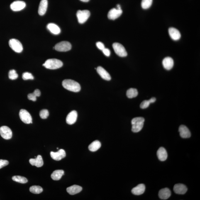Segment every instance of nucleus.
Instances as JSON below:
<instances>
[{"label": "nucleus", "mask_w": 200, "mask_h": 200, "mask_svg": "<svg viewBox=\"0 0 200 200\" xmlns=\"http://www.w3.org/2000/svg\"><path fill=\"white\" fill-rule=\"evenodd\" d=\"M117 9H121V6L119 5H117Z\"/></svg>", "instance_id": "obj_42"}, {"label": "nucleus", "mask_w": 200, "mask_h": 200, "mask_svg": "<svg viewBox=\"0 0 200 200\" xmlns=\"http://www.w3.org/2000/svg\"><path fill=\"white\" fill-rule=\"evenodd\" d=\"M62 84L64 88L73 92H79L81 89V86L79 83L71 79L64 80Z\"/></svg>", "instance_id": "obj_1"}, {"label": "nucleus", "mask_w": 200, "mask_h": 200, "mask_svg": "<svg viewBox=\"0 0 200 200\" xmlns=\"http://www.w3.org/2000/svg\"><path fill=\"white\" fill-rule=\"evenodd\" d=\"M97 72L102 79L108 81L111 80V76L102 67H98L97 68Z\"/></svg>", "instance_id": "obj_20"}, {"label": "nucleus", "mask_w": 200, "mask_h": 200, "mask_svg": "<svg viewBox=\"0 0 200 200\" xmlns=\"http://www.w3.org/2000/svg\"><path fill=\"white\" fill-rule=\"evenodd\" d=\"M18 75L16 71L13 69L9 71V78L10 79L15 80L17 79Z\"/></svg>", "instance_id": "obj_32"}, {"label": "nucleus", "mask_w": 200, "mask_h": 200, "mask_svg": "<svg viewBox=\"0 0 200 200\" xmlns=\"http://www.w3.org/2000/svg\"><path fill=\"white\" fill-rule=\"evenodd\" d=\"M64 172L62 170H57L54 171L51 175L52 179L54 181L59 180L64 175Z\"/></svg>", "instance_id": "obj_26"}, {"label": "nucleus", "mask_w": 200, "mask_h": 200, "mask_svg": "<svg viewBox=\"0 0 200 200\" xmlns=\"http://www.w3.org/2000/svg\"><path fill=\"white\" fill-rule=\"evenodd\" d=\"M149 101L150 102V103H153L155 102L156 101V99L154 97L152 98L149 100Z\"/></svg>", "instance_id": "obj_41"}, {"label": "nucleus", "mask_w": 200, "mask_h": 200, "mask_svg": "<svg viewBox=\"0 0 200 200\" xmlns=\"http://www.w3.org/2000/svg\"><path fill=\"white\" fill-rule=\"evenodd\" d=\"M0 135L3 139L8 140L12 138V133L9 127L7 126H2L0 128Z\"/></svg>", "instance_id": "obj_9"}, {"label": "nucleus", "mask_w": 200, "mask_h": 200, "mask_svg": "<svg viewBox=\"0 0 200 200\" xmlns=\"http://www.w3.org/2000/svg\"><path fill=\"white\" fill-rule=\"evenodd\" d=\"M78 117L77 112L73 111L69 113L66 118V122L69 125H73L76 122Z\"/></svg>", "instance_id": "obj_13"}, {"label": "nucleus", "mask_w": 200, "mask_h": 200, "mask_svg": "<svg viewBox=\"0 0 200 200\" xmlns=\"http://www.w3.org/2000/svg\"><path fill=\"white\" fill-rule=\"evenodd\" d=\"M150 102L149 100H145L142 102L140 105V107L142 109H145L148 108L150 104Z\"/></svg>", "instance_id": "obj_35"}, {"label": "nucleus", "mask_w": 200, "mask_h": 200, "mask_svg": "<svg viewBox=\"0 0 200 200\" xmlns=\"http://www.w3.org/2000/svg\"><path fill=\"white\" fill-rule=\"evenodd\" d=\"M145 186L143 184H140L132 190V193L136 195H140L144 193Z\"/></svg>", "instance_id": "obj_21"}, {"label": "nucleus", "mask_w": 200, "mask_h": 200, "mask_svg": "<svg viewBox=\"0 0 200 200\" xmlns=\"http://www.w3.org/2000/svg\"><path fill=\"white\" fill-rule=\"evenodd\" d=\"M72 46L69 42L62 41L57 43L53 47L56 50L59 52H67L70 50Z\"/></svg>", "instance_id": "obj_6"}, {"label": "nucleus", "mask_w": 200, "mask_h": 200, "mask_svg": "<svg viewBox=\"0 0 200 200\" xmlns=\"http://www.w3.org/2000/svg\"><path fill=\"white\" fill-rule=\"evenodd\" d=\"M9 44L12 50L17 53H21L22 51V45L19 40L15 39H11L9 41Z\"/></svg>", "instance_id": "obj_4"}, {"label": "nucleus", "mask_w": 200, "mask_h": 200, "mask_svg": "<svg viewBox=\"0 0 200 200\" xmlns=\"http://www.w3.org/2000/svg\"><path fill=\"white\" fill-rule=\"evenodd\" d=\"M82 188L81 186L77 185H74L68 188L67 189V193L71 195H74L76 194H78L82 191Z\"/></svg>", "instance_id": "obj_24"}, {"label": "nucleus", "mask_w": 200, "mask_h": 200, "mask_svg": "<svg viewBox=\"0 0 200 200\" xmlns=\"http://www.w3.org/2000/svg\"><path fill=\"white\" fill-rule=\"evenodd\" d=\"M22 78L24 80L34 79L33 76L31 73L28 72L24 73L22 74Z\"/></svg>", "instance_id": "obj_34"}, {"label": "nucleus", "mask_w": 200, "mask_h": 200, "mask_svg": "<svg viewBox=\"0 0 200 200\" xmlns=\"http://www.w3.org/2000/svg\"><path fill=\"white\" fill-rule=\"evenodd\" d=\"M48 5L47 0H41L40 1L38 9L39 14L40 16H43L46 12Z\"/></svg>", "instance_id": "obj_17"}, {"label": "nucleus", "mask_w": 200, "mask_h": 200, "mask_svg": "<svg viewBox=\"0 0 200 200\" xmlns=\"http://www.w3.org/2000/svg\"><path fill=\"white\" fill-rule=\"evenodd\" d=\"M144 122L145 119L143 118L136 117L133 119L131 121L132 131L134 133L140 131L143 128Z\"/></svg>", "instance_id": "obj_2"}, {"label": "nucleus", "mask_w": 200, "mask_h": 200, "mask_svg": "<svg viewBox=\"0 0 200 200\" xmlns=\"http://www.w3.org/2000/svg\"><path fill=\"white\" fill-rule=\"evenodd\" d=\"M29 191L33 194H40L42 192L43 189L40 186H33L30 188Z\"/></svg>", "instance_id": "obj_30"}, {"label": "nucleus", "mask_w": 200, "mask_h": 200, "mask_svg": "<svg viewBox=\"0 0 200 200\" xmlns=\"http://www.w3.org/2000/svg\"><path fill=\"white\" fill-rule=\"evenodd\" d=\"M163 65L166 69L170 70L174 67V61L171 57H167L164 59L162 62Z\"/></svg>", "instance_id": "obj_16"}, {"label": "nucleus", "mask_w": 200, "mask_h": 200, "mask_svg": "<svg viewBox=\"0 0 200 200\" xmlns=\"http://www.w3.org/2000/svg\"><path fill=\"white\" fill-rule=\"evenodd\" d=\"M157 155L159 160L164 161L167 160V150L163 147H160L157 152Z\"/></svg>", "instance_id": "obj_23"}, {"label": "nucleus", "mask_w": 200, "mask_h": 200, "mask_svg": "<svg viewBox=\"0 0 200 200\" xmlns=\"http://www.w3.org/2000/svg\"><path fill=\"white\" fill-rule=\"evenodd\" d=\"M50 155L51 157L54 160L59 161L65 157L66 154L65 150L61 149L57 152H50Z\"/></svg>", "instance_id": "obj_12"}, {"label": "nucleus", "mask_w": 200, "mask_h": 200, "mask_svg": "<svg viewBox=\"0 0 200 200\" xmlns=\"http://www.w3.org/2000/svg\"><path fill=\"white\" fill-rule=\"evenodd\" d=\"M47 28L51 33L54 35H58L60 33V29L55 24L50 23L47 25Z\"/></svg>", "instance_id": "obj_25"}, {"label": "nucleus", "mask_w": 200, "mask_h": 200, "mask_svg": "<svg viewBox=\"0 0 200 200\" xmlns=\"http://www.w3.org/2000/svg\"><path fill=\"white\" fill-rule=\"evenodd\" d=\"M91 13L88 10H79L77 13V16L79 23L83 24L87 21L90 16Z\"/></svg>", "instance_id": "obj_5"}, {"label": "nucleus", "mask_w": 200, "mask_h": 200, "mask_svg": "<svg viewBox=\"0 0 200 200\" xmlns=\"http://www.w3.org/2000/svg\"><path fill=\"white\" fill-rule=\"evenodd\" d=\"M169 33L171 38L173 40H178L181 38V33L177 29L174 28H170L169 29Z\"/></svg>", "instance_id": "obj_19"}, {"label": "nucleus", "mask_w": 200, "mask_h": 200, "mask_svg": "<svg viewBox=\"0 0 200 200\" xmlns=\"http://www.w3.org/2000/svg\"><path fill=\"white\" fill-rule=\"evenodd\" d=\"M26 3L22 1H15L12 3L10 7L13 11H19L22 10L26 7Z\"/></svg>", "instance_id": "obj_10"}, {"label": "nucleus", "mask_w": 200, "mask_h": 200, "mask_svg": "<svg viewBox=\"0 0 200 200\" xmlns=\"http://www.w3.org/2000/svg\"><path fill=\"white\" fill-rule=\"evenodd\" d=\"M122 13L121 9H119L116 8H113L108 12V16L110 19L115 20L121 16Z\"/></svg>", "instance_id": "obj_11"}, {"label": "nucleus", "mask_w": 200, "mask_h": 200, "mask_svg": "<svg viewBox=\"0 0 200 200\" xmlns=\"http://www.w3.org/2000/svg\"><path fill=\"white\" fill-rule=\"evenodd\" d=\"M138 92L136 89L131 88L129 89L126 92V95L129 98H133L138 96Z\"/></svg>", "instance_id": "obj_28"}, {"label": "nucleus", "mask_w": 200, "mask_h": 200, "mask_svg": "<svg viewBox=\"0 0 200 200\" xmlns=\"http://www.w3.org/2000/svg\"><path fill=\"white\" fill-rule=\"evenodd\" d=\"M29 162L32 165L38 167H41L43 165V159L40 155L37 156L36 158L30 159Z\"/></svg>", "instance_id": "obj_18"}, {"label": "nucleus", "mask_w": 200, "mask_h": 200, "mask_svg": "<svg viewBox=\"0 0 200 200\" xmlns=\"http://www.w3.org/2000/svg\"><path fill=\"white\" fill-rule=\"evenodd\" d=\"M8 164H9V162L8 160L0 159V169L8 165Z\"/></svg>", "instance_id": "obj_36"}, {"label": "nucleus", "mask_w": 200, "mask_h": 200, "mask_svg": "<svg viewBox=\"0 0 200 200\" xmlns=\"http://www.w3.org/2000/svg\"><path fill=\"white\" fill-rule=\"evenodd\" d=\"M102 51L105 55L107 57H109L110 54H111V52L109 49L105 48Z\"/></svg>", "instance_id": "obj_39"}, {"label": "nucleus", "mask_w": 200, "mask_h": 200, "mask_svg": "<svg viewBox=\"0 0 200 200\" xmlns=\"http://www.w3.org/2000/svg\"><path fill=\"white\" fill-rule=\"evenodd\" d=\"M12 179L13 181L21 184H26L28 181L26 178L20 176H13L12 178Z\"/></svg>", "instance_id": "obj_29"}, {"label": "nucleus", "mask_w": 200, "mask_h": 200, "mask_svg": "<svg viewBox=\"0 0 200 200\" xmlns=\"http://www.w3.org/2000/svg\"><path fill=\"white\" fill-rule=\"evenodd\" d=\"M179 131L180 136L183 138H189L191 136V132L188 128L184 125L180 126Z\"/></svg>", "instance_id": "obj_14"}, {"label": "nucleus", "mask_w": 200, "mask_h": 200, "mask_svg": "<svg viewBox=\"0 0 200 200\" xmlns=\"http://www.w3.org/2000/svg\"><path fill=\"white\" fill-rule=\"evenodd\" d=\"M187 187L184 184H177L174 185V191L176 194L179 195H184L187 191Z\"/></svg>", "instance_id": "obj_15"}, {"label": "nucleus", "mask_w": 200, "mask_h": 200, "mask_svg": "<svg viewBox=\"0 0 200 200\" xmlns=\"http://www.w3.org/2000/svg\"><path fill=\"white\" fill-rule=\"evenodd\" d=\"M153 0H142L141 6L143 9H147L152 5Z\"/></svg>", "instance_id": "obj_31"}, {"label": "nucleus", "mask_w": 200, "mask_h": 200, "mask_svg": "<svg viewBox=\"0 0 200 200\" xmlns=\"http://www.w3.org/2000/svg\"><path fill=\"white\" fill-rule=\"evenodd\" d=\"M36 96L33 93L28 94V96L29 99L34 102L36 101Z\"/></svg>", "instance_id": "obj_37"}, {"label": "nucleus", "mask_w": 200, "mask_h": 200, "mask_svg": "<svg viewBox=\"0 0 200 200\" xmlns=\"http://www.w3.org/2000/svg\"><path fill=\"white\" fill-rule=\"evenodd\" d=\"M80 1L83 2H88L89 1V0H80Z\"/></svg>", "instance_id": "obj_43"}, {"label": "nucleus", "mask_w": 200, "mask_h": 200, "mask_svg": "<svg viewBox=\"0 0 200 200\" xmlns=\"http://www.w3.org/2000/svg\"><path fill=\"white\" fill-rule=\"evenodd\" d=\"M33 93L36 97H39L40 96V94H41L40 91L38 89H36Z\"/></svg>", "instance_id": "obj_40"}, {"label": "nucleus", "mask_w": 200, "mask_h": 200, "mask_svg": "<svg viewBox=\"0 0 200 200\" xmlns=\"http://www.w3.org/2000/svg\"><path fill=\"white\" fill-rule=\"evenodd\" d=\"M101 142L98 140H95L91 143L89 145L88 148L89 150L91 152H95L101 147Z\"/></svg>", "instance_id": "obj_27"}, {"label": "nucleus", "mask_w": 200, "mask_h": 200, "mask_svg": "<svg viewBox=\"0 0 200 200\" xmlns=\"http://www.w3.org/2000/svg\"><path fill=\"white\" fill-rule=\"evenodd\" d=\"M113 47L115 53L118 56L121 57H126L127 56V52L122 45L119 43L113 44Z\"/></svg>", "instance_id": "obj_7"}, {"label": "nucleus", "mask_w": 200, "mask_h": 200, "mask_svg": "<svg viewBox=\"0 0 200 200\" xmlns=\"http://www.w3.org/2000/svg\"><path fill=\"white\" fill-rule=\"evenodd\" d=\"M63 65L61 61L56 59H50L46 61L43 66L47 69H56L62 67Z\"/></svg>", "instance_id": "obj_3"}, {"label": "nucleus", "mask_w": 200, "mask_h": 200, "mask_svg": "<svg viewBox=\"0 0 200 200\" xmlns=\"http://www.w3.org/2000/svg\"><path fill=\"white\" fill-rule=\"evenodd\" d=\"M19 115L20 119L23 123L26 124L33 123L31 115L26 110L23 109L20 110Z\"/></svg>", "instance_id": "obj_8"}, {"label": "nucleus", "mask_w": 200, "mask_h": 200, "mask_svg": "<svg viewBox=\"0 0 200 200\" xmlns=\"http://www.w3.org/2000/svg\"><path fill=\"white\" fill-rule=\"evenodd\" d=\"M96 46L100 50H102L105 48V45L102 42H98L96 43Z\"/></svg>", "instance_id": "obj_38"}, {"label": "nucleus", "mask_w": 200, "mask_h": 200, "mask_svg": "<svg viewBox=\"0 0 200 200\" xmlns=\"http://www.w3.org/2000/svg\"><path fill=\"white\" fill-rule=\"evenodd\" d=\"M58 149H59L58 147H57V150H58Z\"/></svg>", "instance_id": "obj_44"}, {"label": "nucleus", "mask_w": 200, "mask_h": 200, "mask_svg": "<svg viewBox=\"0 0 200 200\" xmlns=\"http://www.w3.org/2000/svg\"><path fill=\"white\" fill-rule=\"evenodd\" d=\"M171 195L170 189L167 188L162 189L160 190L159 192V196L160 199L163 200H166L168 199L170 197Z\"/></svg>", "instance_id": "obj_22"}, {"label": "nucleus", "mask_w": 200, "mask_h": 200, "mask_svg": "<svg viewBox=\"0 0 200 200\" xmlns=\"http://www.w3.org/2000/svg\"><path fill=\"white\" fill-rule=\"evenodd\" d=\"M40 117L42 119H46L49 116V111L47 109L42 110L40 112Z\"/></svg>", "instance_id": "obj_33"}]
</instances>
